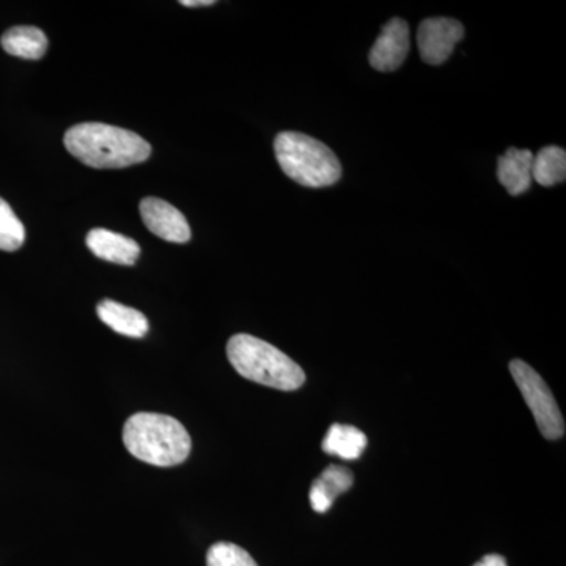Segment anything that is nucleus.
<instances>
[{
    "label": "nucleus",
    "mask_w": 566,
    "mask_h": 566,
    "mask_svg": "<svg viewBox=\"0 0 566 566\" xmlns=\"http://www.w3.org/2000/svg\"><path fill=\"white\" fill-rule=\"evenodd\" d=\"M63 144L77 161L93 169H123L145 163L151 155V145L139 134L104 123L73 126Z\"/></svg>",
    "instance_id": "nucleus-1"
},
{
    "label": "nucleus",
    "mask_w": 566,
    "mask_h": 566,
    "mask_svg": "<svg viewBox=\"0 0 566 566\" xmlns=\"http://www.w3.org/2000/svg\"><path fill=\"white\" fill-rule=\"evenodd\" d=\"M126 450L144 463L170 468L181 464L191 453V436L170 416L139 412L123 428Z\"/></svg>",
    "instance_id": "nucleus-2"
},
{
    "label": "nucleus",
    "mask_w": 566,
    "mask_h": 566,
    "mask_svg": "<svg viewBox=\"0 0 566 566\" xmlns=\"http://www.w3.org/2000/svg\"><path fill=\"white\" fill-rule=\"evenodd\" d=\"M227 357L238 374L262 386L292 392L305 382L303 368L292 357L253 335H233L227 344Z\"/></svg>",
    "instance_id": "nucleus-3"
},
{
    "label": "nucleus",
    "mask_w": 566,
    "mask_h": 566,
    "mask_svg": "<svg viewBox=\"0 0 566 566\" xmlns=\"http://www.w3.org/2000/svg\"><path fill=\"white\" fill-rule=\"evenodd\" d=\"M275 158L286 177L307 188H326L342 178V164L323 142L283 132L274 140Z\"/></svg>",
    "instance_id": "nucleus-4"
},
{
    "label": "nucleus",
    "mask_w": 566,
    "mask_h": 566,
    "mask_svg": "<svg viewBox=\"0 0 566 566\" xmlns=\"http://www.w3.org/2000/svg\"><path fill=\"white\" fill-rule=\"evenodd\" d=\"M510 374L515 379L517 389L523 394L524 401L534 416L539 433L549 441L564 438L565 420L558 408L556 398L531 365L524 360L515 359L510 363Z\"/></svg>",
    "instance_id": "nucleus-5"
},
{
    "label": "nucleus",
    "mask_w": 566,
    "mask_h": 566,
    "mask_svg": "<svg viewBox=\"0 0 566 566\" xmlns=\"http://www.w3.org/2000/svg\"><path fill=\"white\" fill-rule=\"evenodd\" d=\"M464 36V28L453 18H428L417 29V46L428 65L449 61L453 50Z\"/></svg>",
    "instance_id": "nucleus-6"
},
{
    "label": "nucleus",
    "mask_w": 566,
    "mask_h": 566,
    "mask_svg": "<svg viewBox=\"0 0 566 566\" xmlns=\"http://www.w3.org/2000/svg\"><path fill=\"white\" fill-rule=\"evenodd\" d=\"M140 216L147 229L169 243L185 244L191 240V227L185 214L166 200L147 197L140 202Z\"/></svg>",
    "instance_id": "nucleus-7"
},
{
    "label": "nucleus",
    "mask_w": 566,
    "mask_h": 566,
    "mask_svg": "<svg viewBox=\"0 0 566 566\" xmlns=\"http://www.w3.org/2000/svg\"><path fill=\"white\" fill-rule=\"evenodd\" d=\"M411 50L408 22L401 18H394L387 22L371 48L368 62L376 71L389 73L400 69Z\"/></svg>",
    "instance_id": "nucleus-8"
},
{
    "label": "nucleus",
    "mask_w": 566,
    "mask_h": 566,
    "mask_svg": "<svg viewBox=\"0 0 566 566\" xmlns=\"http://www.w3.org/2000/svg\"><path fill=\"white\" fill-rule=\"evenodd\" d=\"M93 255L106 262L132 266L140 256V245L132 238L106 229H93L85 238Z\"/></svg>",
    "instance_id": "nucleus-9"
},
{
    "label": "nucleus",
    "mask_w": 566,
    "mask_h": 566,
    "mask_svg": "<svg viewBox=\"0 0 566 566\" xmlns=\"http://www.w3.org/2000/svg\"><path fill=\"white\" fill-rule=\"evenodd\" d=\"M532 163H534V153L520 150V148H509L499 158L497 178L510 196H521L531 188Z\"/></svg>",
    "instance_id": "nucleus-10"
},
{
    "label": "nucleus",
    "mask_w": 566,
    "mask_h": 566,
    "mask_svg": "<svg viewBox=\"0 0 566 566\" xmlns=\"http://www.w3.org/2000/svg\"><path fill=\"white\" fill-rule=\"evenodd\" d=\"M353 472L344 465L333 464L324 469L308 494L312 509L316 513H326L333 506L337 495L346 493L353 486Z\"/></svg>",
    "instance_id": "nucleus-11"
},
{
    "label": "nucleus",
    "mask_w": 566,
    "mask_h": 566,
    "mask_svg": "<svg viewBox=\"0 0 566 566\" xmlns=\"http://www.w3.org/2000/svg\"><path fill=\"white\" fill-rule=\"evenodd\" d=\"M96 314L112 331L126 335V337L142 338L148 333L147 316L136 308L117 303V301H102L96 307Z\"/></svg>",
    "instance_id": "nucleus-12"
},
{
    "label": "nucleus",
    "mask_w": 566,
    "mask_h": 566,
    "mask_svg": "<svg viewBox=\"0 0 566 566\" xmlns=\"http://www.w3.org/2000/svg\"><path fill=\"white\" fill-rule=\"evenodd\" d=\"M0 44L7 54L28 59V61H39L48 50L46 35L32 25H17L9 29L0 39Z\"/></svg>",
    "instance_id": "nucleus-13"
},
{
    "label": "nucleus",
    "mask_w": 566,
    "mask_h": 566,
    "mask_svg": "<svg viewBox=\"0 0 566 566\" xmlns=\"http://www.w3.org/2000/svg\"><path fill=\"white\" fill-rule=\"evenodd\" d=\"M365 447H367V436L352 424L334 423L323 441V450L327 455L346 461L359 460Z\"/></svg>",
    "instance_id": "nucleus-14"
},
{
    "label": "nucleus",
    "mask_w": 566,
    "mask_h": 566,
    "mask_svg": "<svg viewBox=\"0 0 566 566\" xmlns=\"http://www.w3.org/2000/svg\"><path fill=\"white\" fill-rule=\"evenodd\" d=\"M566 178V153L564 148L547 145L542 148L538 155L534 156L532 163V180L538 185L549 188Z\"/></svg>",
    "instance_id": "nucleus-15"
},
{
    "label": "nucleus",
    "mask_w": 566,
    "mask_h": 566,
    "mask_svg": "<svg viewBox=\"0 0 566 566\" xmlns=\"http://www.w3.org/2000/svg\"><path fill=\"white\" fill-rule=\"evenodd\" d=\"M24 241V226L14 214L13 208L0 197V251H18Z\"/></svg>",
    "instance_id": "nucleus-16"
},
{
    "label": "nucleus",
    "mask_w": 566,
    "mask_h": 566,
    "mask_svg": "<svg viewBox=\"0 0 566 566\" xmlns=\"http://www.w3.org/2000/svg\"><path fill=\"white\" fill-rule=\"evenodd\" d=\"M207 566H259L243 547L233 543H216L207 554Z\"/></svg>",
    "instance_id": "nucleus-17"
},
{
    "label": "nucleus",
    "mask_w": 566,
    "mask_h": 566,
    "mask_svg": "<svg viewBox=\"0 0 566 566\" xmlns=\"http://www.w3.org/2000/svg\"><path fill=\"white\" fill-rule=\"evenodd\" d=\"M472 566H506V560L497 554H490V556L483 557L482 560Z\"/></svg>",
    "instance_id": "nucleus-18"
},
{
    "label": "nucleus",
    "mask_w": 566,
    "mask_h": 566,
    "mask_svg": "<svg viewBox=\"0 0 566 566\" xmlns=\"http://www.w3.org/2000/svg\"><path fill=\"white\" fill-rule=\"evenodd\" d=\"M214 3V0H181L182 7H210Z\"/></svg>",
    "instance_id": "nucleus-19"
}]
</instances>
